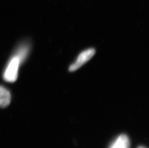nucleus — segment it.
Returning <instances> with one entry per match:
<instances>
[{"label":"nucleus","mask_w":149,"mask_h":148,"mask_svg":"<svg viewBox=\"0 0 149 148\" xmlns=\"http://www.w3.org/2000/svg\"><path fill=\"white\" fill-rule=\"evenodd\" d=\"M96 53V50L93 48L86 49L81 52L74 63L70 64L69 68L70 72L75 71L89 61Z\"/></svg>","instance_id":"obj_1"},{"label":"nucleus","mask_w":149,"mask_h":148,"mask_svg":"<svg viewBox=\"0 0 149 148\" xmlns=\"http://www.w3.org/2000/svg\"><path fill=\"white\" fill-rule=\"evenodd\" d=\"M20 62L17 56H15L9 63L4 74L3 78L6 81L13 82L16 81L18 76V71Z\"/></svg>","instance_id":"obj_2"},{"label":"nucleus","mask_w":149,"mask_h":148,"mask_svg":"<svg viewBox=\"0 0 149 148\" xmlns=\"http://www.w3.org/2000/svg\"><path fill=\"white\" fill-rule=\"evenodd\" d=\"M130 143L128 137L122 134L119 136L111 143L109 148H130Z\"/></svg>","instance_id":"obj_3"},{"label":"nucleus","mask_w":149,"mask_h":148,"mask_svg":"<svg viewBox=\"0 0 149 148\" xmlns=\"http://www.w3.org/2000/svg\"><path fill=\"white\" fill-rule=\"evenodd\" d=\"M11 94L6 89L0 86V107L5 108L11 102Z\"/></svg>","instance_id":"obj_4"},{"label":"nucleus","mask_w":149,"mask_h":148,"mask_svg":"<svg viewBox=\"0 0 149 148\" xmlns=\"http://www.w3.org/2000/svg\"><path fill=\"white\" fill-rule=\"evenodd\" d=\"M29 49L26 46H23L18 50V53L16 56L19 59L20 62H23L25 60L28 53Z\"/></svg>","instance_id":"obj_5"},{"label":"nucleus","mask_w":149,"mask_h":148,"mask_svg":"<svg viewBox=\"0 0 149 148\" xmlns=\"http://www.w3.org/2000/svg\"><path fill=\"white\" fill-rule=\"evenodd\" d=\"M138 148H146L145 147H142V146H140V147H138Z\"/></svg>","instance_id":"obj_6"}]
</instances>
